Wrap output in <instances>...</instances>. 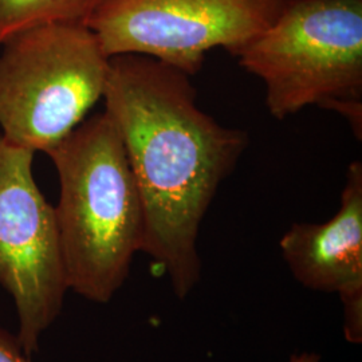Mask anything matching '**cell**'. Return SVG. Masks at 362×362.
<instances>
[{"mask_svg": "<svg viewBox=\"0 0 362 362\" xmlns=\"http://www.w3.org/2000/svg\"><path fill=\"white\" fill-rule=\"evenodd\" d=\"M47 156L59 180L54 207L67 288L107 303L141 250V199L109 115L85 119Z\"/></svg>", "mask_w": 362, "mask_h": 362, "instance_id": "obj_2", "label": "cell"}, {"mask_svg": "<svg viewBox=\"0 0 362 362\" xmlns=\"http://www.w3.org/2000/svg\"><path fill=\"white\" fill-rule=\"evenodd\" d=\"M266 86L272 117L308 106L362 132V0H286L270 26L233 54Z\"/></svg>", "mask_w": 362, "mask_h": 362, "instance_id": "obj_3", "label": "cell"}, {"mask_svg": "<svg viewBox=\"0 0 362 362\" xmlns=\"http://www.w3.org/2000/svg\"><path fill=\"white\" fill-rule=\"evenodd\" d=\"M0 47V136L47 155L104 98L110 58L85 23L33 27Z\"/></svg>", "mask_w": 362, "mask_h": 362, "instance_id": "obj_4", "label": "cell"}, {"mask_svg": "<svg viewBox=\"0 0 362 362\" xmlns=\"http://www.w3.org/2000/svg\"><path fill=\"white\" fill-rule=\"evenodd\" d=\"M16 334L0 327V362H31Z\"/></svg>", "mask_w": 362, "mask_h": 362, "instance_id": "obj_10", "label": "cell"}, {"mask_svg": "<svg viewBox=\"0 0 362 362\" xmlns=\"http://www.w3.org/2000/svg\"><path fill=\"white\" fill-rule=\"evenodd\" d=\"M290 362H320V356L315 353H309V351H303L299 354H294Z\"/></svg>", "mask_w": 362, "mask_h": 362, "instance_id": "obj_11", "label": "cell"}, {"mask_svg": "<svg viewBox=\"0 0 362 362\" xmlns=\"http://www.w3.org/2000/svg\"><path fill=\"white\" fill-rule=\"evenodd\" d=\"M100 0H0V45L50 23H86Z\"/></svg>", "mask_w": 362, "mask_h": 362, "instance_id": "obj_8", "label": "cell"}, {"mask_svg": "<svg viewBox=\"0 0 362 362\" xmlns=\"http://www.w3.org/2000/svg\"><path fill=\"white\" fill-rule=\"evenodd\" d=\"M191 76L143 55L110 58L105 112L121 137L143 206L140 252L176 297L199 284L200 224L248 144L196 103Z\"/></svg>", "mask_w": 362, "mask_h": 362, "instance_id": "obj_1", "label": "cell"}, {"mask_svg": "<svg viewBox=\"0 0 362 362\" xmlns=\"http://www.w3.org/2000/svg\"><path fill=\"white\" fill-rule=\"evenodd\" d=\"M344 305L345 337L351 344L362 341V291H354L341 296Z\"/></svg>", "mask_w": 362, "mask_h": 362, "instance_id": "obj_9", "label": "cell"}, {"mask_svg": "<svg viewBox=\"0 0 362 362\" xmlns=\"http://www.w3.org/2000/svg\"><path fill=\"white\" fill-rule=\"evenodd\" d=\"M279 247L290 272L308 288L362 291V163L348 167L341 207L327 221L294 223Z\"/></svg>", "mask_w": 362, "mask_h": 362, "instance_id": "obj_7", "label": "cell"}, {"mask_svg": "<svg viewBox=\"0 0 362 362\" xmlns=\"http://www.w3.org/2000/svg\"><path fill=\"white\" fill-rule=\"evenodd\" d=\"M286 0H100L86 26L109 58L143 55L194 76L208 52L235 54L272 25Z\"/></svg>", "mask_w": 362, "mask_h": 362, "instance_id": "obj_5", "label": "cell"}, {"mask_svg": "<svg viewBox=\"0 0 362 362\" xmlns=\"http://www.w3.org/2000/svg\"><path fill=\"white\" fill-rule=\"evenodd\" d=\"M35 153L0 136V287L28 356L59 317L66 293L55 211L34 177Z\"/></svg>", "mask_w": 362, "mask_h": 362, "instance_id": "obj_6", "label": "cell"}]
</instances>
